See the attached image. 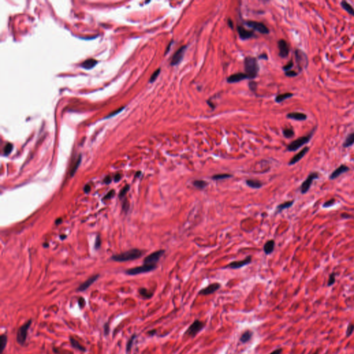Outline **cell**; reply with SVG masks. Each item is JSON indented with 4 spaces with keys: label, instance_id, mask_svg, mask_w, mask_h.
I'll return each instance as SVG.
<instances>
[{
    "label": "cell",
    "instance_id": "30",
    "mask_svg": "<svg viewBox=\"0 0 354 354\" xmlns=\"http://www.w3.org/2000/svg\"><path fill=\"white\" fill-rule=\"evenodd\" d=\"M138 292H139V294L141 295L142 296V297L144 298V299H150L153 296V293L151 292V291H149V290H147V289H145V288H141V289H139Z\"/></svg>",
    "mask_w": 354,
    "mask_h": 354
},
{
    "label": "cell",
    "instance_id": "9",
    "mask_svg": "<svg viewBox=\"0 0 354 354\" xmlns=\"http://www.w3.org/2000/svg\"><path fill=\"white\" fill-rule=\"evenodd\" d=\"M165 251L164 250H159L154 253H151L148 256L146 257L144 259L145 264H154L156 265V263L159 261L161 257L164 255Z\"/></svg>",
    "mask_w": 354,
    "mask_h": 354
},
{
    "label": "cell",
    "instance_id": "61",
    "mask_svg": "<svg viewBox=\"0 0 354 354\" xmlns=\"http://www.w3.org/2000/svg\"><path fill=\"white\" fill-rule=\"evenodd\" d=\"M314 354H318V353H317H317H315Z\"/></svg>",
    "mask_w": 354,
    "mask_h": 354
},
{
    "label": "cell",
    "instance_id": "4",
    "mask_svg": "<svg viewBox=\"0 0 354 354\" xmlns=\"http://www.w3.org/2000/svg\"><path fill=\"white\" fill-rule=\"evenodd\" d=\"M205 327V322L199 320H195L185 331V336L194 338Z\"/></svg>",
    "mask_w": 354,
    "mask_h": 354
},
{
    "label": "cell",
    "instance_id": "37",
    "mask_svg": "<svg viewBox=\"0 0 354 354\" xmlns=\"http://www.w3.org/2000/svg\"><path fill=\"white\" fill-rule=\"evenodd\" d=\"M161 72V69H158L157 70H156L153 73L152 75H151L150 80H149V82H151V83H152L153 82H154L156 80V78H158V76L159 75V74H160Z\"/></svg>",
    "mask_w": 354,
    "mask_h": 354
},
{
    "label": "cell",
    "instance_id": "18",
    "mask_svg": "<svg viewBox=\"0 0 354 354\" xmlns=\"http://www.w3.org/2000/svg\"><path fill=\"white\" fill-rule=\"evenodd\" d=\"M247 78H248V76H247L246 73H237L230 75V76L227 78V82H228V83H236V82L242 81V80Z\"/></svg>",
    "mask_w": 354,
    "mask_h": 354
},
{
    "label": "cell",
    "instance_id": "41",
    "mask_svg": "<svg viewBox=\"0 0 354 354\" xmlns=\"http://www.w3.org/2000/svg\"><path fill=\"white\" fill-rule=\"evenodd\" d=\"M13 149V145L11 143H8L4 148V154L5 155H8L11 152Z\"/></svg>",
    "mask_w": 354,
    "mask_h": 354
},
{
    "label": "cell",
    "instance_id": "14",
    "mask_svg": "<svg viewBox=\"0 0 354 354\" xmlns=\"http://www.w3.org/2000/svg\"><path fill=\"white\" fill-rule=\"evenodd\" d=\"M220 288V284H219V283H213V284H210L209 286H207L205 288H204V289L201 290L199 292V294L202 295H208L215 293Z\"/></svg>",
    "mask_w": 354,
    "mask_h": 354
},
{
    "label": "cell",
    "instance_id": "39",
    "mask_svg": "<svg viewBox=\"0 0 354 354\" xmlns=\"http://www.w3.org/2000/svg\"><path fill=\"white\" fill-rule=\"evenodd\" d=\"M335 281V275L334 273H332L330 275V276H329V280H328V286H331L333 285Z\"/></svg>",
    "mask_w": 354,
    "mask_h": 354
},
{
    "label": "cell",
    "instance_id": "23",
    "mask_svg": "<svg viewBox=\"0 0 354 354\" xmlns=\"http://www.w3.org/2000/svg\"><path fill=\"white\" fill-rule=\"evenodd\" d=\"M293 203H294V201H286V202H284V203L279 204V205H277V207L276 213H280V212H282L283 210L289 208V207H291L293 205Z\"/></svg>",
    "mask_w": 354,
    "mask_h": 354
},
{
    "label": "cell",
    "instance_id": "57",
    "mask_svg": "<svg viewBox=\"0 0 354 354\" xmlns=\"http://www.w3.org/2000/svg\"><path fill=\"white\" fill-rule=\"evenodd\" d=\"M228 26H230V28H231V29H233V22H232L231 19H228Z\"/></svg>",
    "mask_w": 354,
    "mask_h": 354
},
{
    "label": "cell",
    "instance_id": "25",
    "mask_svg": "<svg viewBox=\"0 0 354 354\" xmlns=\"http://www.w3.org/2000/svg\"><path fill=\"white\" fill-rule=\"evenodd\" d=\"M253 331L251 330H246L243 333L241 334V337H240V341L242 343H246V342H249L251 340L252 336H253Z\"/></svg>",
    "mask_w": 354,
    "mask_h": 354
},
{
    "label": "cell",
    "instance_id": "34",
    "mask_svg": "<svg viewBox=\"0 0 354 354\" xmlns=\"http://www.w3.org/2000/svg\"><path fill=\"white\" fill-rule=\"evenodd\" d=\"M136 334H134V335H131V337H130L129 339V340L127 341V346H126V352L127 353H129L130 351H131V348H132V345L133 343H134V340L136 339Z\"/></svg>",
    "mask_w": 354,
    "mask_h": 354
},
{
    "label": "cell",
    "instance_id": "46",
    "mask_svg": "<svg viewBox=\"0 0 354 354\" xmlns=\"http://www.w3.org/2000/svg\"><path fill=\"white\" fill-rule=\"evenodd\" d=\"M124 108H125V107H121V108H120V109H117V110H116V111H114V112H113V113H110V114H109V116H108L107 117V118H109V117H111V116H114V115H116V114H118V113H120V112H121V111H123V109H124Z\"/></svg>",
    "mask_w": 354,
    "mask_h": 354
},
{
    "label": "cell",
    "instance_id": "19",
    "mask_svg": "<svg viewBox=\"0 0 354 354\" xmlns=\"http://www.w3.org/2000/svg\"><path fill=\"white\" fill-rule=\"evenodd\" d=\"M237 31L241 39H247L254 36V33L253 31L245 29L242 26H237Z\"/></svg>",
    "mask_w": 354,
    "mask_h": 354
},
{
    "label": "cell",
    "instance_id": "53",
    "mask_svg": "<svg viewBox=\"0 0 354 354\" xmlns=\"http://www.w3.org/2000/svg\"><path fill=\"white\" fill-rule=\"evenodd\" d=\"M173 42H174V41H173V40H172V41H171V42H170V43H169V44H168V46H167V49H166V51H165V55H166V54H167V53H168V52H169V49H170V48H171V47H172V44H173Z\"/></svg>",
    "mask_w": 354,
    "mask_h": 354
},
{
    "label": "cell",
    "instance_id": "44",
    "mask_svg": "<svg viewBox=\"0 0 354 354\" xmlns=\"http://www.w3.org/2000/svg\"><path fill=\"white\" fill-rule=\"evenodd\" d=\"M285 75L288 77H291V78H293V77L297 76L298 75L297 72L295 71H289L285 72Z\"/></svg>",
    "mask_w": 354,
    "mask_h": 354
},
{
    "label": "cell",
    "instance_id": "59",
    "mask_svg": "<svg viewBox=\"0 0 354 354\" xmlns=\"http://www.w3.org/2000/svg\"><path fill=\"white\" fill-rule=\"evenodd\" d=\"M121 175H120V174H117L116 177H115V180H116V181H119L120 179H121Z\"/></svg>",
    "mask_w": 354,
    "mask_h": 354
},
{
    "label": "cell",
    "instance_id": "48",
    "mask_svg": "<svg viewBox=\"0 0 354 354\" xmlns=\"http://www.w3.org/2000/svg\"><path fill=\"white\" fill-rule=\"evenodd\" d=\"M113 195H114V191L111 190V191H110V192H109V193L107 194V195L105 196V199H110V198H111V197H112Z\"/></svg>",
    "mask_w": 354,
    "mask_h": 354
},
{
    "label": "cell",
    "instance_id": "54",
    "mask_svg": "<svg viewBox=\"0 0 354 354\" xmlns=\"http://www.w3.org/2000/svg\"><path fill=\"white\" fill-rule=\"evenodd\" d=\"M90 190H91V186H90L89 185H87L85 186V188H84V190H85V192H86V193H87V192H89Z\"/></svg>",
    "mask_w": 354,
    "mask_h": 354
},
{
    "label": "cell",
    "instance_id": "10",
    "mask_svg": "<svg viewBox=\"0 0 354 354\" xmlns=\"http://www.w3.org/2000/svg\"><path fill=\"white\" fill-rule=\"evenodd\" d=\"M187 46H182L181 47L179 48V49L174 53L172 57V60H171L170 65L172 66H177L181 63L183 58L184 57V54L186 51Z\"/></svg>",
    "mask_w": 354,
    "mask_h": 354
},
{
    "label": "cell",
    "instance_id": "5",
    "mask_svg": "<svg viewBox=\"0 0 354 354\" xmlns=\"http://www.w3.org/2000/svg\"><path fill=\"white\" fill-rule=\"evenodd\" d=\"M31 324H32V320H28L26 323H24L23 325L19 327L17 330V335H16V340H17V343L20 345H24L26 341V338H27V334L28 331L30 328Z\"/></svg>",
    "mask_w": 354,
    "mask_h": 354
},
{
    "label": "cell",
    "instance_id": "16",
    "mask_svg": "<svg viewBox=\"0 0 354 354\" xmlns=\"http://www.w3.org/2000/svg\"><path fill=\"white\" fill-rule=\"evenodd\" d=\"M309 151V147H305L304 148H303L302 150L299 151V152H298L297 154H295V155L291 159V161H290L289 163V165H293L297 163V162H299V161H300L301 159H302V158L307 154Z\"/></svg>",
    "mask_w": 354,
    "mask_h": 354
},
{
    "label": "cell",
    "instance_id": "36",
    "mask_svg": "<svg viewBox=\"0 0 354 354\" xmlns=\"http://www.w3.org/2000/svg\"><path fill=\"white\" fill-rule=\"evenodd\" d=\"M80 162H81V156H80V157L78 158V160L76 161V163H75V164L74 165V166L73 167H72L71 171V176H73L74 174H75V172L77 171V169H78L79 165H80Z\"/></svg>",
    "mask_w": 354,
    "mask_h": 354
},
{
    "label": "cell",
    "instance_id": "45",
    "mask_svg": "<svg viewBox=\"0 0 354 354\" xmlns=\"http://www.w3.org/2000/svg\"><path fill=\"white\" fill-rule=\"evenodd\" d=\"M257 87V83L255 82L252 81V82H249V87H250V89H251V91H256Z\"/></svg>",
    "mask_w": 354,
    "mask_h": 354
},
{
    "label": "cell",
    "instance_id": "52",
    "mask_svg": "<svg viewBox=\"0 0 354 354\" xmlns=\"http://www.w3.org/2000/svg\"><path fill=\"white\" fill-rule=\"evenodd\" d=\"M281 352H282V349L279 348V349H277L275 350H274L270 354H281Z\"/></svg>",
    "mask_w": 354,
    "mask_h": 354
},
{
    "label": "cell",
    "instance_id": "43",
    "mask_svg": "<svg viewBox=\"0 0 354 354\" xmlns=\"http://www.w3.org/2000/svg\"><path fill=\"white\" fill-rule=\"evenodd\" d=\"M335 200L334 199H330V200L327 201H326L325 203L323 204V207H329L332 206V205H333L334 203H335Z\"/></svg>",
    "mask_w": 354,
    "mask_h": 354
},
{
    "label": "cell",
    "instance_id": "29",
    "mask_svg": "<svg viewBox=\"0 0 354 354\" xmlns=\"http://www.w3.org/2000/svg\"><path fill=\"white\" fill-rule=\"evenodd\" d=\"M340 4H341L342 9H343L344 10H345V11H347L349 14L351 15H352L353 17H354V9L352 7L351 5L350 4H349V3L347 2L346 1H342V2L340 3Z\"/></svg>",
    "mask_w": 354,
    "mask_h": 354
},
{
    "label": "cell",
    "instance_id": "38",
    "mask_svg": "<svg viewBox=\"0 0 354 354\" xmlns=\"http://www.w3.org/2000/svg\"><path fill=\"white\" fill-rule=\"evenodd\" d=\"M293 60H291L289 61L286 65H284V67H283V70L285 72L289 71H291V69L293 68Z\"/></svg>",
    "mask_w": 354,
    "mask_h": 354
},
{
    "label": "cell",
    "instance_id": "2",
    "mask_svg": "<svg viewBox=\"0 0 354 354\" xmlns=\"http://www.w3.org/2000/svg\"><path fill=\"white\" fill-rule=\"evenodd\" d=\"M143 255L142 251L139 249H131L124 253H120V254L115 255L112 257L113 260L116 261H127L134 260L141 257Z\"/></svg>",
    "mask_w": 354,
    "mask_h": 354
},
{
    "label": "cell",
    "instance_id": "20",
    "mask_svg": "<svg viewBox=\"0 0 354 354\" xmlns=\"http://www.w3.org/2000/svg\"><path fill=\"white\" fill-rule=\"evenodd\" d=\"M288 118L297 121H304L307 119V115L300 112H292L288 113L286 116Z\"/></svg>",
    "mask_w": 354,
    "mask_h": 354
},
{
    "label": "cell",
    "instance_id": "3",
    "mask_svg": "<svg viewBox=\"0 0 354 354\" xmlns=\"http://www.w3.org/2000/svg\"><path fill=\"white\" fill-rule=\"evenodd\" d=\"M315 127H314L313 129L311 130V132L308 135H307V136H302V137L298 138L297 139L295 140L293 142H291L289 145L287 146V150L289 151H297V149H299V148L302 147L303 145H304L305 144H307V143L311 141L314 132H315Z\"/></svg>",
    "mask_w": 354,
    "mask_h": 354
},
{
    "label": "cell",
    "instance_id": "32",
    "mask_svg": "<svg viewBox=\"0 0 354 354\" xmlns=\"http://www.w3.org/2000/svg\"><path fill=\"white\" fill-rule=\"evenodd\" d=\"M233 177V176L230 174H217L212 176L211 179L215 181H221L223 180V179H230V178H232Z\"/></svg>",
    "mask_w": 354,
    "mask_h": 354
},
{
    "label": "cell",
    "instance_id": "58",
    "mask_svg": "<svg viewBox=\"0 0 354 354\" xmlns=\"http://www.w3.org/2000/svg\"><path fill=\"white\" fill-rule=\"evenodd\" d=\"M111 178H110V177H109V176L105 179V182L106 183H109L111 182Z\"/></svg>",
    "mask_w": 354,
    "mask_h": 354
},
{
    "label": "cell",
    "instance_id": "7",
    "mask_svg": "<svg viewBox=\"0 0 354 354\" xmlns=\"http://www.w3.org/2000/svg\"><path fill=\"white\" fill-rule=\"evenodd\" d=\"M156 267V265L154 264H143V266H138V267H135L130 268L126 271V273L129 275H136L138 274H142V273H146L151 272V271L155 270Z\"/></svg>",
    "mask_w": 354,
    "mask_h": 354
},
{
    "label": "cell",
    "instance_id": "56",
    "mask_svg": "<svg viewBox=\"0 0 354 354\" xmlns=\"http://www.w3.org/2000/svg\"><path fill=\"white\" fill-rule=\"evenodd\" d=\"M259 59H264V60H268V56L266 54L263 53V54H261V55H259Z\"/></svg>",
    "mask_w": 354,
    "mask_h": 354
},
{
    "label": "cell",
    "instance_id": "51",
    "mask_svg": "<svg viewBox=\"0 0 354 354\" xmlns=\"http://www.w3.org/2000/svg\"><path fill=\"white\" fill-rule=\"evenodd\" d=\"M104 329H105V334L106 335H107L109 334V324H105V326H104Z\"/></svg>",
    "mask_w": 354,
    "mask_h": 354
},
{
    "label": "cell",
    "instance_id": "47",
    "mask_svg": "<svg viewBox=\"0 0 354 354\" xmlns=\"http://www.w3.org/2000/svg\"><path fill=\"white\" fill-rule=\"evenodd\" d=\"M100 243H101V241H100V238L99 236H98L96 237V240H95V248H98L100 246Z\"/></svg>",
    "mask_w": 354,
    "mask_h": 354
},
{
    "label": "cell",
    "instance_id": "24",
    "mask_svg": "<svg viewBox=\"0 0 354 354\" xmlns=\"http://www.w3.org/2000/svg\"><path fill=\"white\" fill-rule=\"evenodd\" d=\"M70 342H71V345L72 346V347L74 349H78L79 351H80L82 352H85L86 351V348H85V347H83V346L80 345V343H79V342L77 340H75V338L73 337H70Z\"/></svg>",
    "mask_w": 354,
    "mask_h": 354
},
{
    "label": "cell",
    "instance_id": "28",
    "mask_svg": "<svg viewBox=\"0 0 354 354\" xmlns=\"http://www.w3.org/2000/svg\"><path fill=\"white\" fill-rule=\"evenodd\" d=\"M97 64H98V62L94 59H89L82 63V67L85 69H91L94 67Z\"/></svg>",
    "mask_w": 354,
    "mask_h": 354
},
{
    "label": "cell",
    "instance_id": "35",
    "mask_svg": "<svg viewBox=\"0 0 354 354\" xmlns=\"http://www.w3.org/2000/svg\"><path fill=\"white\" fill-rule=\"evenodd\" d=\"M283 135L286 138H291L293 137L295 135L294 130L292 128H285L283 129Z\"/></svg>",
    "mask_w": 354,
    "mask_h": 354
},
{
    "label": "cell",
    "instance_id": "21",
    "mask_svg": "<svg viewBox=\"0 0 354 354\" xmlns=\"http://www.w3.org/2000/svg\"><path fill=\"white\" fill-rule=\"evenodd\" d=\"M275 246V242L274 240L271 239L266 241L264 246H263V252L265 253V254H271L274 251Z\"/></svg>",
    "mask_w": 354,
    "mask_h": 354
},
{
    "label": "cell",
    "instance_id": "42",
    "mask_svg": "<svg viewBox=\"0 0 354 354\" xmlns=\"http://www.w3.org/2000/svg\"><path fill=\"white\" fill-rule=\"evenodd\" d=\"M129 190V185H127L125 186V187H123V188L121 190V192H120L119 197H124V196L125 195V194H127V192H128V190Z\"/></svg>",
    "mask_w": 354,
    "mask_h": 354
},
{
    "label": "cell",
    "instance_id": "40",
    "mask_svg": "<svg viewBox=\"0 0 354 354\" xmlns=\"http://www.w3.org/2000/svg\"><path fill=\"white\" fill-rule=\"evenodd\" d=\"M353 331H354L353 324H349L348 327H347V331H346V335H347V337H349L350 335L353 333Z\"/></svg>",
    "mask_w": 354,
    "mask_h": 354
},
{
    "label": "cell",
    "instance_id": "6",
    "mask_svg": "<svg viewBox=\"0 0 354 354\" xmlns=\"http://www.w3.org/2000/svg\"><path fill=\"white\" fill-rule=\"evenodd\" d=\"M295 57L299 71H302L303 69L307 68L309 66V59L305 53L302 51L301 49H296L295 51Z\"/></svg>",
    "mask_w": 354,
    "mask_h": 354
},
{
    "label": "cell",
    "instance_id": "17",
    "mask_svg": "<svg viewBox=\"0 0 354 354\" xmlns=\"http://www.w3.org/2000/svg\"><path fill=\"white\" fill-rule=\"evenodd\" d=\"M98 277H99L98 275H93L91 277H89L88 279H87L85 282L82 283L81 285L79 286L78 288V291L82 292V291H86L89 287H90L91 285H92V284L98 279Z\"/></svg>",
    "mask_w": 354,
    "mask_h": 354
},
{
    "label": "cell",
    "instance_id": "50",
    "mask_svg": "<svg viewBox=\"0 0 354 354\" xmlns=\"http://www.w3.org/2000/svg\"><path fill=\"white\" fill-rule=\"evenodd\" d=\"M78 304H79V305H80V308H82V307H84V306H85V299H84V298L80 297V299H79Z\"/></svg>",
    "mask_w": 354,
    "mask_h": 354
},
{
    "label": "cell",
    "instance_id": "15",
    "mask_svg": "<svg viewBox=\"0 0 354 354\" xmlns=\"http://www.w3.org/2000/svg\"><path fill=\"white\" fill-rule=\"evenodd\" d=\"M349 170V167L348 166L345 165H341L339 166L338 167H337V168L330 174L329 179H330V180H335V179L338 178L340 176H341L342 174H343L344 173L348 172Z\"/></svg>",
    "mask_w": 354,
    "mask_h": 354
},
{
    "label": "cell",
    "instance_id": "60",
    "mask_svg": "<svg viewBox=\"0 0 354 354\" xmlns=\"http://www.w3.org/2000/svg\"><path fill=\"white\" fill-rule=\"evenodd\" d=\"M60 221H62V219H59L58 220H57L56 221H55V223H56V224H58V223H60Z\"/></svg>",
    "mask_w": 354,
    "mask_h": 354
},
{
    "label": "cell",
    "instance_id": "27",
    "mask_svg": "<svg viewBox=\"0 0 354 354\" xmlns=\"http://www.w3.org/2000/svg\"><path fill=\"white\" fill-rule=\"evenodd\" d=\"M354 144V132L351 133L347 136L345 142L343 143V147L345 148L349 147Z\"/></svg>",
    "mask_w": 354,
    "mask_h": 354
},
{
    "label": "cell",
    "instance_id": "12",
    "mask_svg": "<svg viewBox=\"0 0 354 354\" xmlns=\"http://www.w3.org/2000/svg\"><path fill=\"white\" fill-rule=\"evenodd\" d=\"M252 261V257L251 256L247 257L246 259L243 260H240V261H235L233 262L230 263L228 266H225V268H231V269H238V268H242L243 266H246V265L250 264Z\"/></svg>",
    "mask_w": 354,
    "mask_h": 354
},
{
    "label": "cell",
    "instance_id": "33",
    "mask_svg": "<svg viewBox=\"0 0 354 354\" xmlns=\"http://www.w3.org/2000/svg\"><path fill=\"white\" fill-rule=\"evenodd\" d=\"M8 341V337L6 334H3L0 336V349H1V353H3L4 351L6 348V345H7Z\"/></svg>",
    "mask_w": 354,
    "mask_h": 354
},
{
    "label": "cell",
    "instance_id": "11",
    "mask_svg": "<svg viewBox=\"0 0 354 354\" xmlns=\"http://www.w3.org/2000/svg\"><path fill=\"white\" fill-rule=\"evenodd\" d=\"M245 24L249 27L252 28L255 31H257L260 33L262 34H268L269 33V30L264 24L261 22H255V21H248V22H245Z\"/></svg>",
    "mask_w": 354,
    "mask_h": 354
},
{
    "label": "cell",
    "instance_id": "8",
    "mask_svg": "<svg viewBox=\"0 0 354 354\" xmlns=\"http://www.w3.org/2000/svg\"><path fill=\"white\" fill-rule=\"evenodd\" d=\"M318 178H319L318 172H311V174H309V175L308 176V177L305 179V181H303L302 185H301L300 186L299 190H300L301 193L302 194L307 193L308 191H309V189H310L311 186V185H312L313 181L315 180V179H317Z\"/></svg>",
    "mask_w": 354,
    "mask_h": 354
},
{
    "label": "cell",
    "instance_id": "13",
    "mask_svg": "<svg viewBox=\"0 0 354 354\" xmlns=\"http://www.w3.org/2000/svg\"><path fill=\"white\" fill-rule=\"evenodd\" d=\"M278 48H279V55L282 58H286L288 57L290 51L289 44L286 40L281 39L278 41Z\"/></svg>",
    "mask_w": 354,
    "mask_h": 354
},
{
    "label": "cell",
    "instance_id": "31",
    "mask_svg": "<svg viewBox=\"0 0 354 354\" xmlns=\"http://www.w3.org/2000/svg\"><path fill=\"white\" fill-rule=\"evenodd\" d=\"M293 93H282V94L277 95L275 98V101H276V103H281V102L284 101L285 100L288 99V98H291V97H293Z\"/></svg>",
    "mask_w": 354,
    "mask_h": 354
},
{
    "label": "cell",
    "instance_id": "26",
    "mask_svg": "<svg viewBox=\"0 0 354 354\" xmlns=\"http://www.w3.org/2000/svg\"><path fill=\"white\" fill-rule=\"evenodd\" d=\"M192 184L195 187H197L199 190H203L208 185V183L204 180H201V179H197L194 180L192 182Z\"/></svg>",
    "mask_w": 354,
    "mask_h": 354
},
{
    "label": "cell",
    "instance_id": "22",
    "mask_svg": "<svg viewBox=\"0 0 354 354\" xmlns=\"http://www.w3.org/2000/svg\"><path fill=\"white\" fill-rule=\"evenodd\" d=\"M246 185L253 189H259L263 186V183L256 179H248L246 181Z\"/></svg>",
    "mask_w": 354,
    "mask_h": 354
},
{
    "label": "cell",
    "instance_id": "55",
    "mask_svg": "<svg viewBox=\"0 0 354 354\" xmlns=\"http://www.w3.org/2000/svg\"><path fill=\"white\" fill-rule=\"evenodd\" d=\"M156 333V329H153V330L149 331H148V334H149L150 336H153V335H154Z\"/></svg>",
    "mask_w": 354,
    "mask_h": 354
},
{
    "label": "cell",
    "instance_id": "1",
    "mask_svg": "<svg viewBox=\"0 0 354 354\" xmlns=\"http://www.w3.org/2000/svg\"><path fill=\"white\" fill-rule=\"evenodd\" d=\"M244 69L248 78L254 79L257 76L259 67L255 57L248 56L244 60Z\"/></svg>",
    "mask_w": 354,
    "mask_h": 354
},
{
    "label": "cell",
    "instance_id": "49",
    "mask_svg": "<svg viewBox=\"0 0 354 354\" xmlns=\"http://www.w3.org/2000/svg\"><path fill=\"white\" fill-rule=\"evenodd\" d=\"M128 204H129V203H128V201H125L124 203H123V210H124V211L127 212L128 210V209H129V205H128Z\"/></svg>",
    "mask_w": 354,
    "mask_h": 354
}]
</instances>
